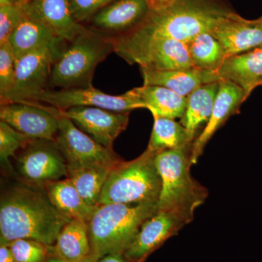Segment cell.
Returning <instances> with one entry per match:
<instances>
[{
  "label": "cell",
  "instance_id": "cell-32",
  "mask_svg": "<svg viewBox=\"0 0 262 262\" xmlns=\"http://www.w3.org/2000/svg\"><path fill=\"white\" fill-rule=\"evenodd\" d=\"M24 15L21 5L0 2V45L9 40Z\"/></svg>",
  "mask_w": 262,
  "mask_h": 262
},
{
  "label": "cell",
  "instance_id": "cell-20",
  "mask_svg": "<svg viewBox=\"0 0 262 262\" xmlns=\"http://www.w3.org/2000/svg\"><path fill=\"white\" fill-rule=\"evenodd\" d=\"M222 80L231 81L244 90L247 99L262 84V46L226 58L217 71Z\"/></svg>",
  "mask_w": 262,
  "mask_h": 262
},
{
  "label": "cell",
  "instance_id": "cell-28",
  "mask_svg": "<svg viewBox=\"0 0 262 262\" xmlns=\"http://www.w3.org/2000/svg\"><path fill=\"white\" fill-rule=\"evenodd\" d=\"M188 46L191 60L196 68L218 71L227 58L221 43L208 32L198 34Z\"/></svg>",
  "mask_w": 262,
  "mask_h": 262
},
{
  "label": "cell",
  "instance_id": "cell-7",
  "mask_svg": "<svg viewBox=\"0 0 262 262\" xmlns=\"http://www.w3.org/2000/svg\"><path fill=\"white\" fill-rule=\"evenodd\" d=\"M114 52L129 64L150 70L194 68L187 43L173 39L127 41L113 36Z\"/></svg>",
  "mask_w": 262,
  "mask_h": 262
},
{
  "label": "cell",
  "instance_id": "cell-31",
  "mask_svg": "<svg viewBox=\"0 0 262 262\" xmlns=\"http://www.w3.org/2000/svg\"><path fill=\"white\" fill-rule=\"evenodd\" d=\"M16 58L11 45L8 42L0 45V98L4 101L14 84Z\"/></svg>",
  "mask_w": 262,
  "mask_h": 262
},
{
  "label": "cell",
  "instance_id": "cell-4",
  "mask_svg": "<svg viewBox=\"0 0 262 262\" xmlns=\"http://www.w3.org/2000/svg\"><path fill=\"white\" fill-rule=\"evenodd\" d=\"M191 149L192 146L166 150L155 158L161 179L158 211L173 213L187 225L208 196V189L191 175Z\"/></svg>",
  "mask_w": 262,
  "mask_h": 262
},
{
  "label": "cell",
  "instance_id": "cell-5",
  "mask_svg": "<svg viewBox=\"0 0 262 262\" xmlns=\"http://www.w3.org/2000/svg\"><path fill=\"white\" fill-rule=\"evenodd\" d=\"M68 43L52 67L49 83L61 89L92 85L96 67L114 52L113 36L88 28Z\"/></svg>",
  "mask_w": 262,
  "mask_h": 262
},
{
  "label": "cell",
  "instance_id": "cell-37",
  "mask_svg": "<svg viewBox=\"0 0 262 262\" xmlns=\"http://www.w3.org/2000/svg\"><path fill=\"white\" fill-rule=\"evenodd\" d=\"M47 262H69L65 261V260L61 259L55 256L54 255L51 254L50 257L48 258Z\"/></svg>",
  "mask_w": 262,
  "mask_h": 262
},
{
  "label": "cell",
  "instance_id": "cell-1",
  "mask_svg": "<svg viewBox=\"0 0 262 262\" xmlns=\"http://www.w3.org/2000/svg\"><path fill=\"white\" fill-rule=\"evenodd\" d=\"M50 201L45 188L15 182L0 199V244L31 239L48 246L56 244L69 222Z\"/></svg>",
  "mask_w": 262,
  "mask_h": 262
},
{
  "label": "cell",
  "instance_id": "cell-2",
  "mask_svg": "<svg viewBox=\"0 0 262 262\" xmlns=\"http://www.w3.org/2000/svg\"><path fill=\"white\" fill-rule=\"evenodd\" d=\"M229 12L214 0H179L163 10H149L135 28L115 37L127 41L164 38L189 44L198 34L211 32Z\"/></svg>",
  "mask_w": 262,
  "mask_h": 262
},
{
  "label": "cell",
  "instance_id": "cell-39",
  "mask_svg": "<svg viewBox=\"0 0 262 262\" xmlns=\"http://www.w3.org/2000/svg\"><path fill=\"white\" fill-rule=\"evenodd\" d=\"M258 23L260 24V25H261V27H262V16L260 17V18H257Z\"/></svg>",
  "mask_w": 262,
  "mask_h": 262
},
{
  "label": "cell",
  "instance_id": "cell-16",
  "mask_svg": "<svg viewBox=\"0 0 262 262\" xmlns=\"http://www.w3.org/2000/svg\"><path fill=\"white\" fill-rule=\"evenodd\" d=\"M210 33L221 43L227 58L262 46V27L257 19L248 20L232 11Z\"/></svg>",
  "mask_w": 262,
  "mask_h": 262
},
{
  "label": "cell",
  "instance_id": "cell-40",
  "mask_svg": "<svg viewBox=\"0 0 262 262\" xmlns=\"http://www.w3.org/2000/svg\"><path fill=\"white\" fill-rule=\"evenodd\" d=\"M146 1H147V2H148V0H146Z\"/></svg>",
  "mask_w": 262,
  "mask_h": 262
},
{
  "label": "cell",
  "instance_id": "cell-33",
  "mask_svg": "<svg viewBox=\"0 0 262 262\" xmlns=\"http://www.w3.org/2000/svg\"><path fill=\"white\" fill-rule=\"evenodd\" d=\"M115 0H69L74 17L79 23L89 21L99 10Z\"/></svg>",
  "mask_w": 262,
  "mask_h": 262
},
{
  "label": "cell",
  "instance_id": "cell-11",
  "mask_svg": "<svg viewBox=\"0 0 262 262\" xmlns=\"http://www.w3.org/2000/svg\"><path fill=\"white\" fill-rule=\"evenodd\" d=\"M61 111L42 103L21 101L1 105L0 119L32 139L55 141Z\"/></svg>",
  "mask_w": 262,
  "mask_h": 262
},
{
  "label": "cell",
  "instance_id": "cell-34",
  "mask_svg": "<svg viewBox=\"0 0 262 262\" xmlns=\"http://www.w3.org/2000/svg\"><path fill=\"white\" fill-rule=\"evenodd\" d=\"M179 0H148L149 10H160L171 6Z\"/></svg>",
  "mask_w": 262,
  "mask_h": 262
},
{
  "label": "cell",
  "instance_id": "cell-38",
  "mask_svg": "<svg viewBox=\"0 0 262 262\" xmlns=\"http://www.w3.org/2000/svg\"><path fill=\"white\" fill-rule=\"evenodd\" d=\"M10 3H14L16 5H23L24 3H27L29 0H8Z\"/></svg>",
  "mask_w": 262,
  "mask_h": 262
},
{
  "label": "cell",
  "instance_id": "cell-22",
  "mask_svg": "<svg viewBox=\"0 0 262 262\" xmlns=\"http://www.w3.org/2000/svg\"><path fill=\"white\" fill-rule=\"evenodd\" d=\"M127 92L144 103L153 117L182 118L187 107V97L163 86L143 84Z\"/></svg>",
  "mask_w": 262,
  "mask_h": 262
},
{
  "label": "cell",
  "instance_id": "cell-10",
  "mask_svg": "<svg viewBox=\"0 0 262 262\" xmlns=\"http://www.w3.org/2000/svg\"><path fill=\"white\" fill-rule=\"evenodd\" d=\"M27 101L45 103L61 111L77 106H93L120 113L146 108L144 103L133 97L127 91L120 96H113L95 89L93 85L67 89H44Z\"/></svg>",
  "mask_w": 262,
  "mask_h": 262
},
{
  "label": "cell",
  "instance_id": "cell-14",
  "mask_svg": "<svg viewBox=\"0 0 262 262\" xmlns=\"http://www.w3.org/2000/svg\"><path fill=\"white\" fill-rule=\"evenodd\" d=\"M187 224L173 213L158 211L141 225L135 238L124 252L130 262H144Z\"/></svg>",
  "mask_w": 262,
  "mask_h": 262
},
{
  "label": "cell",
  "instance_id": "cell-19",
  "mask_svg": "<svg viewBox=\"0 0 262 262\" xmlns=\"http://www.w3.org/2000/svg\"><path fill=\"white\" fill-rule=\"evenodd\" d=\"M144 84L159 85L187 97L203 84L222 80L217 71L194 68L170 71L150 70L140 68Z\"/></svg>",
  "mask_w": 262,
  "mask_h": 262
},
{
  "label": "cell",
  "instance_id": "cell-13",
  "mask_svg": "<svg viewBox=\"0 0 262 262\" xmlns=\"http://www.w3.org/2000/svg\"><path fill=\"white\" fill-rule=\"evenodd\" d=\"M61 113L82 132L112 151L115 139L126 129L130 116V112L120 113L93 106H77Z\"/></svg>",
  "mask_w": 262,
  "mask_h": 262
},
{
  "label": "cell",
  "instance_id": "cell-12",
  "mask_svg": "<svg viewBox=\"0 0 262 262\" xmlns=\"http://www.w3.org/2000/svg\"><path fill=\"white\" fill-rule=\"evenodd\" d=\"M61 53L50 49L36 50L16 58L14 84L1 105L29 101L46 89L52 67Z\"/></svg>",
  "mask_w": 262,
  "mask_h": 262
},
{
  "label": "cell",
  "instance_id": "cell-8",
  "mask_svg": "<svg viewBox=\"0 0 262 262\" xmlns=\"http://www.w3.org/2000/svg\"><path fill=\"white\" fill-rule=\"evenodd\" d=\"M54 142L64 158L67 168L101 165L113 168L123 160L115 151L82 132L62 113Z\"/></svg>",
  "mask_w": 262,
  "mask_h": 262
},
{
  "label": "cell",
  "instance_id": "cell-23",
  "mask_svg": "<svg viewBox=\"0 0 262 262\" xmlns=\"http://www.w3.org/2000/svg\"><path fill=\"white\" fill-rule=\"evenodd\" d=\"M219 82L203 84L187 96V107L181 123L187 130L192 144L198 131L206 127L211 118L220 87Z\"/></svg>",
  "mask_w": 262,
  "mask_h": 262
},
{
  "label": "cell",
  "instance_id": "cell-27",
  "mask_svg": "<svg viewBox=\"0 0 262 262\" xmlns=\"http://www.w3.org/2000/svg\"><path fill=\"white\" fill-rule=\"evenodd\" d=\"M187 131L173 119L154 117V125L146 149L154 154L192 146Z\"/></svg>",
  "mask_w": 262,
  "mask_h": 262
},
{
  "label": "cell",
  "instance_id": "cell-30",
  "mask_svg": "<svg viewBox=\"0 0 262 262\" xmlns=\"http://www.w3.org/2000/svg\"><path fill=\"white\" fill-rule=\"evenodd\" d=\"M7 246L17 262H47L52 254V246L34 239H15Z\"/></svg>",
  "mask_w": 262,
  "mask_h": 262
},
{
  "label": "cell",
  "instance_id": "cell-36",
  "mask_svg": "<svg viewBox=\"0 0 262 262\" xmlns=\"http://www.w3.org/2000/svg\"><path fill=\"white\" fill-rule=\"evenodd\" d=\"M0 262H17L9 246H0Z\"/></svg>",
  "mask_w": 262,
  "mask_h": 262
},
{
  "label": "cell",
  "instance_id": "cell-35",
  "mask_svg": "<svg viewBox=\"0 0 262 262\" xmlns=\"http://www.w3.org/2000/svg\"><path fill=\"white\" fill-rule=\"evenodd\" d=\"M95 262H130L124 253H113L100 258Z\"/></svg>",
  "mask_w": 262,
  "mask_h": 262
},
{
  "label": "cell",
  "instance_id": "cell-26",
  "mask_svg": "<svg viewBox=\"0 0 262 262\" xmlns=\"http://www.w3.org/2000/svg\"><path fill=\"white\" fill-rule=\"evenodd\" d=\"M111 169L101 165L67 168V178L88 205L96 207Z\"/></svg>",
  "mask_w": 262,
  "mask_h": 262
},
{
  "label": "cell",
  "instance_id": "cell-17",
  "mask_svg": "<svg viewBox=\"0 0 262 262\" xmlns=\"http://www.w3.org/2000/svg\"><path fill=\"white\" fill-rule=\"evenodd\" d=\"M219 84L220 87L211 118L192 144L191 149V162L192 165L198 163L207 143L211 140L215 132L229 117L239 111V106L246 100L244 90L234 82L221 80Z\"/></svg>",
  "mask_w": 262,
  "mask_h": 262
},
{
  "label": "cell",
  "instance_id": "cell-15",
  "mask_svg": "<svg viewBox=\"0 0 262 262\" xmlns=\"http://www.w3.org/2000/svg\"><path fill=\"white\" fill-rule=\"evenodd\" d=\"M21 5L24 14L37 20L66 42L87 30L74 17L69 0H29Z\"/></svg>",
  "mask_w": 262,
  "mask_h": 262
},
{
  "label": "cell",
  "instance_id": "cell-21",
  "mask_svg": "<svg viewBox=\"0 0 262 262\" xmlns=\"http://www.w3.org/2000/svg\"><path fill=\"white\" fill-rule=\"evenodd\" d=\"M8 41L16 58L36 50L50 49L62 53L66 42L43 24L26 15Z\"/></svg>",
  "mask_w": 262,
  "mask_h": 262
},
{
  "label": "cell",
  "instance_id": "cell-24",
  "mask_svg": "<svg viewBox=\"0 0 262 262\" xmlns=\"http://www.w3.org/2000/svg\"><path fill=\"white\" fill-rule=\"evenodd\" d=\"M52 254L69 262H91V247L87 224L71 220L58 234Z\"/></svg>",
  "mask_w": 262,
  "mask_h": 262
},
{
  "label": "cell",
  "instance_id": "cell-29",
  "mask_svg": "<svg viewBox=\"0 0 262 262\" xmlns=\"http://www.w3.org/2000/svg\"><path fill=\"white\" fill-rule=\"evenodd\" d=\"M32 139L20 134L4 121H0V160L2 165L13 172L9 159L19 149H24Z\"/></svg>",
  "mask_w": 262,
  "mask_h": 262
},
{
  "label": "cell",
  "instance_id": "cell-3",
  "mask_svg": "<svg viewBox=\"0 0 262 262\" xmlns=\"http://www.w3.org/2000/svg\"><path fill=\"white\" fill-rule=\"evenodd\" d=\"M158 211V203L99 205L87 226L91 262L113 253H124L146 220Z\"/></svg>",
  "mask_w": 262,
  "mask_h": 262
},
{
  "label": "cell",
  "instance_id": "cell-9",
  "mask_svg": "<svg viewBox=\"0 0 262 262\" xmlns=\"http://www.w3.org/2000/svg\"><path fill=\"white\" fill-rule=\"evenodd\" d=\"M17 158L16 170L22 182L45 188L67 178V162L54 141L32 139Z\"/></svg>",
  "mask_w": 262,
  "mask_h": 262
},
{
  "label": "cell",
  "instance_id": "cell-6",
  "mask_svg": "<svg viewBox=\"0 0 262 262\" xmlns=\"http://www.w3.org/2000/svg\"><path fill=\"white\" fill-rule=\"evenodd\" d=\"M156 154L146 149L130 161H122L111 169L103 186L99 205L156 202L161 190Z\"/></svg>",
  "mask_w": 262,
  "mask_h": 262
},
{
  "label": "cell",
  "instance_id": "cell-41",
  "mask_svg": "<svg viewBox=\"0 0 262 262\" xmlns=\"http://www.w3.org/2000/svg\"><path fill=\"white\" fill-rule=\"evenodd\" d=\"M261 86H262V84H261Z\"/></svg>",
  "mask_w": 262,
  "mask_h": 262
},
{
  "label": "cell",
  "instance_id": "cell-18",
  "mask_svg": "<svg viewBox=\"0 0 262 262\" xmlns=\"http://www.w3.org/2000/svg\"><path fill=\"white\" fill-rule=\"evenodd\" d=\"M149 10L146 0H115L91 19L93 28L112 36L135 28Z\"/></svg>",
  "mask_w": 262,
  "mask_h": 262
},
{
  "label": "cell",
  "instance_id": "cell-25",
  "mask_svg": "<svg viewBox=\"0 0 262 262\" xmlns=\"http://www.w3.org/2000/svg\"><path fill=\"white\" fill-rule=\"evenodd\" d=\"M45 189L53 206L71 220L87 224L96 209V207L90 206L84 201L68 178L51 183Z\"/></svg>",
  "mask_w": 262,
  "mask_h": 262
}]
</instances>
